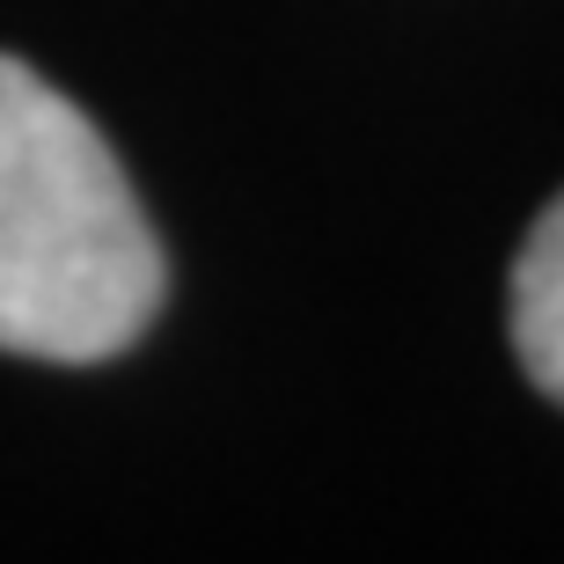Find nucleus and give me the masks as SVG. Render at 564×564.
<instances>
[{"mask_svg":"<svg viewBox=\"0 0 564 564\" xmlns=\"http://www.w3.org/2000/svg\"><path fill=\"white\" fill-rule=\"evenodd\" d=\"M169 264L132 176L37 66L0 52V352L96 367L162 315Z\"/></svg>","mask_w":564,"mask_h":564,"instance_id":"obj_1","label":"nucleus"},{"mask_svg":"<svg viewBox=\"0 0 564 564\" xmlns=\"http://www.w3.org/2000/svg\"><path fill=\"white\" fill-rule=\"evenodd\" d=\"M513 352L550 403H564V191L513 257Z\"/></svg>","mask_w":564,"mask_h":564,"instance_id":"obj_2","label":"nucleus"}]
</instances>
